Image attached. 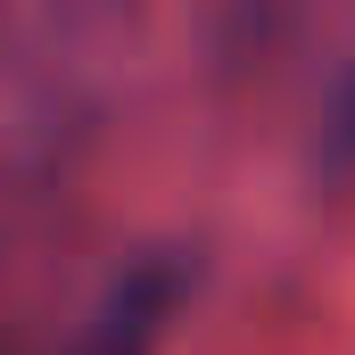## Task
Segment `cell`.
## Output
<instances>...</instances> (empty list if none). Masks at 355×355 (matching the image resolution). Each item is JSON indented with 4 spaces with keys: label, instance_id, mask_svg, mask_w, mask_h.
<instances>
[{
    "label": "cell",
    "instance_id": "6da1fadb",
    "mask_svg": "<svg viewBox=\"0 0 355 355\" xmlns=\"http://www.w3.org/2000/svg\"><path fill=\"white\" fill-rule=\"evenodd\" d=\"M182 289H190V265H182V257L132 265L107 289V306L91 314V331L67 355H157V331H166V314L182 306Z\"/></svg>",
    "mask_w": 355,
    "mask_h": 355
},
{
    "label": "cell",
    "instance_id": "7a4b0ae2",
    "mask_svg": "<svg viewBox=\"0 0 355 355\" xmlns=\"http://www.w3.org/2000/svg\"><path fill=\"white\" fill-rule=\"evenodd\" d=\"M339 141H355V91H347V116H339Z\"/></svg>",
    "mask_w": 355,
    "mask_h": 355
}]
</instances>
